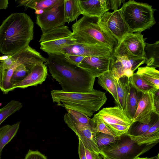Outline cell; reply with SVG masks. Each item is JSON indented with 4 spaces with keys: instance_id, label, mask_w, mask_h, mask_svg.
<instances>
[{
    "instance_id": "obj_1",
    "label": "cell",
    "mask_w": 159,
    "mask_h": 159,
    "mask_svg": "<svg viewBox=\"0 0 159 159\" xmlns=\"http://www.w3.org/2000/svg\"><path fill=\"white\" fill-rule=\"evenodd\" d=\"M46 63L52 77L60 84L62 91L89 93L94 91L95 78L87 70L69 63L62 53L48 54Z\"/></svg>"
},
{
    "instance_id": "obj_2",
    "label": "cell",
    "mask_w": 159,
    "mask_h": 159,
    "mask_svg": "<svg viewBox=\"0 0 159 159\" xmlns=\"http://www.w3.org/2000/svg\"><path fill=\"white\" fill-rule=\"evenodd\" d=\"M34 23L25 13H12L0 26V52L12 55L29 46L34 38Z\"/></svg>"
},
{
    "instance_id": "obj_3",
    "label": "cell",
    "mask_w": 159,
    "mask_h": 159,
    "mask_svg": "<svg viewBox=\"0 0 159 159\" xmlns=\"http://www.w3.org/2000/svg\"><path fill=\"white\" fill-rule=\"evenodd\" d=\"M71 36L76 43L100 45L109 48L112 53L118 41L106 30L99 17L83 16L72 26Z\"/></svg>"
},
{
    "instance_id": "obj_4",
    "label": "cell",
    "mask_w": 159,
    "mask_h": 159,
    "mask_svg": "<svg viewBox=\"0 0 159 159\" xmlns=\"http://www.w3.org/2000/svg\"><path fill=\"white\" fill-rule=\"evenodd\" d=\"M51 94L53 102L57 105L80 112L89 117L105 103V93L96 89L89 93L66 92L52 90Z\"/></svg>"
},
{
    "instance_id": "obj_5",
    "label": "cell",
    "mask_w": 159,
    "mask_h": 159,
    "mask_svg": "<svg viewBox=\"0 0 159 159\" xmlns=\"http://www.w3.org/2000/svg\"><path fill=\"white\" fill-rule=\"evenodd\" d=\"M121 8L131 33L141 32L156 23L154 16L155 9L147 3L129 0L123 3Z\"/></svg>"
},
{
    "instance_id": "obj_6",
    "label": "cell",
    "mask_w": 159,
    "mask_h": 159,
    "mask_svg": "<svg viewBox=\"0 0 159 159\" xmlns=\"http://www.w3.org/2000/svg\"><path fill=\"white\" fill-rule=\"evenodd\" d=\"M156 144L139 145L124 134L113 143L100 148V155L103 159H136Z\"/></svg>"
},
{
    "instance_id": "obj_7",
    "label": "cell",
    "mask_w": 159,
    "mask_h": 159,
    "mask_svg": "<svg viewBox=\"0 0 159 159\" xmlns=\"http://www.w3.org/2000/svg\"><path fill=\"white\" fill-rule=\"evenodd\" d=\"M72 33L69 27L65 25L42 34L39 40L40 48L48 54L61 53L64 47L76 43Z\"/></svg>"
},
{
    "instance_id": "obj_8",
    "label": "cell",
    "mask_w": 159,
    "mask_h": 159,
    "mask_svg": "<svg viewBox=\"0 0 159 159\" xmlns=\"http://www.w3.org/2000/svg\"><path fill=\"white\" fill-rule=\"evenodd\" d=\"M12 56L14 58V63L10 69L5 71L3 79L0 86V89L4 94L13 90L10 79L16 67L23 64L34 66L39 63H46L47 60V58L29 46Z\"/></svg>"
},
{
    "instance_id": "obj_9",
    "label": "cell",
    "mask_w": 159,
    "mask_h": 159,
    "mask_svg": "<svg viewBox=\"0 0 159 159\" xmlns=\"http://www.w3.org/2000/svg\"><path fill=\"white\" fill-rule=\"evenodd\" d=\"M146 43L141 32L126 34L118 43L112 54L120 56L145 58Z\"/></svg>"
},
{
    "instance_id": "obj_10",
    "label": "cell",
    "mask_w": 159,
    "mask_h": 159,
    "mask_svg": "<svg viewBox=\"0 0 159 159\" xmlns=\"http://www.w3.org/2000/svg\"><path fill=\"white\" fill-rule=\"evenodd\" d=\"M64 0H58L53 5L37 15L36 23L42 34L46 33L58 27L65 25L66 23L64 14Z\"/></svg>"
},
{
    "instance_id": "obj_11",
    "label": "cell",
    "mask_w": 159,
    "mask_h": 159,
    "mask_svg": "<svg viewBox=\"0 0 159 159\" xmlns=\"http://www.w3.org/2000/svg\"><path fill=\"white\" fill-rule=\"evenodd\" d=\"M99 21L118 43L127 34L131 33L123 16L121 8L112 12L106 11L100 17Z\"/></svg>"
},
{
    "instance_id": "obj_12",
    "label": "cell",
    "mask_w": 159,
    "mask_h": 159,
    "mask_svg": "<svg viewBox=\"0 0 159 159\" xmlns=\"http://www.w3.org/2000/svg\"><path fill=\"white\" fill-rule=\"evenodd\" d=\"M145 60V58L120 56L112 54L109 70L116 80L123 77L129 78L140 66L144 64Z\"/></svg>"
},
{
    "instance_id": "obj_13",
    "label": "cell",
    "mask_w": 159,
    "mask_h": 159,
    "mask_svg": "<svg viewBox=\"0 0 159 159\" xmlns=\"http://www.w3.org/2000/svg\"><path fill=\"white\" fill-rule=\"evenodd\" d=\"M64 120L67 126L75 134L85 148L97 155H100V149L95 139L96 128H93L73 120L67 113Z\"/></svg>"
},
{
    "instance_id": "obj_14",
    "label": "cell",
    "mask_w": 159,
    "mask_h": 159,
    "mask_svg": "<svg viewBox=\"0 0 159 159\" xmlns=\"http://www.w3.org/2000/svg\"><path fill=\"white\" fill-rule=\"evenodd\" d=\"M61 53L64 55H75L84 57L98 56H111V50L106 47L75 43L64 47Z\"/></svg>"
},
{
    "instance_id": "obj_15",
    "label": "cell",
    "mask_w": 159,
    "mask_h": 159,
    "mask_svg": "<svg viewBox=\"0 0 159 159\" xmlns=\"http://www.w3.org/2000/svg\"><path fill=\"white\" fill-rule=\"evenodd\" d=\"M154 113L158 114L157 112L154 104L153 93L150 92L143 93L138 103L136 111L132 120V123L149 122Z\"/></svg>"
},
{
    "instance_id": "obj_16",
    "label": "cell",
    "mask_w": 159,
    "mask_h": 159,
    "mask_svg": "<svg viewBox=\"0 0 159 159\" xmlns=\"http://www.w3.org/2000/svg\"><path fill=\"white\" fill-rule=\"evenodd\" d=\"M93 117L102 120L106 125H120L130 126L131 120L128 118L124 109L116 106L113 107L104 108Z\"/></svg>"
},
{
    "instance_id": "obj_17",
    "label": "cell",
    "mask_w": 159,
    "mask_h": 159,
    "mask_svg": "<svg viewBox=\"0 0 159 159\" xmlns=\"http://www.w3.org/2000/svg\"><path fill=\"white\" fill-rule=\"evenodd\" d=\"M111 56H98L84 57L78 66L89 72L96 78L109 70Z\"/></svg>"
},
{
    "instance_id": "obj_18",
    "label": "cell",
    "mask_w": 159,
    "mask_h": 159,
    "mask_svg": "<svg viewBox=\"0 0 159 159\" xmlns=\"http://www.w3.org/2000/svg\"><path fill=\"white\" fill-rule=\"evenodd\" d=\"M47 75V66L45 63H38L33 67L24 79L13 85V89L17 88L24 89L41 84L45 80Z\"/></svg>"
},
{
    "instance_id": "obj_19",
    "label": "cell",
    "mask_w": 159,
    "mask_h": 159,
    "mask_svg": "<svg viewBox=\"0 0 159 159\" xmlns=\"http://www.w3.org/2000/svg\"><path fill=\"white\" fill-rule=\"evenodd\" d=\"M78 1L81 14L83 16L100 17L108 11L107 0Z\"/></svg>"
},
{
    "instance_id": "obj_20",
    "label": "cell",
    "mask_w": 159,
    "mask_h": 159,
    "mask_svg": "<svg viewBox=\"0 0 159 159\" xmlns=\"http://www.w3.org/2000/svg\"><path fill=\"white\" fill-rule=\"evenodd\" d=\"M143 94L132 86L130 84L129 80L124 110L131 121L136 111L138 103Z\"/></svg>"
},
{
    "instance_id": "obj_21",
    "label": "cell",
    "mask_w": 159,
    "mask_h": 159,
    "mask_svg": "<svg viewBox=\"0 0 159 159\" xmlns=\"http://www.w3.org/2000/svg\"><path fill=\"white\" fill-rule=\"evenodd\" d=\"M128 137L140 145L157 144L159 142V120L141 135Z\"/></svg>"
},
{
    "instance_id": "obj_22",
    "label": "cell",
    "mask_w": 159,
    "mask_h": 159,
    "mask_svg": "<svg viewBox=\"0 0 159 159\" xmlns=\"http://www.w3.org/2000/svg\"><path fill=\"white\" fill-rule=\"evenodd\" d=\"M98 82L104 89L109 92L113 97L116 105L118 103V98L116 85V80L109 70L99 76Z\"/></svg>"
},
{
    "instance_id": "obj_23",
    "label": "cell",
    "mask_w": 159,
    "mask_h": 159,
    "mask_svg": "<svg viewBox=\"0 0 159 159\" xmlns=\"http://www.w3.org/2000/svg\"><path fill=\"white\" fill-rule=\"evenodd\" d=\"M146 43L144 53L147 66L155 68L159 67V41L153 43Z\"/></svg>"
},
{
    "instance_id": "obj_24",
    "label": "cell",
    "mask_w": 159,
    "mask_h": 159,
    "mask_svg": "<svg viewBox=\"0 0 159 159\" xmlns=\"http://www.w3.org/2000/svg\"><path fill=\"white\" fill-rule=\"evenodd\" d=\"M158 120H159V114L154 113L149 122L142 123L134 122L131 123L127 133L125 134L128 136H136L141 135L147 131Z\"/></svg>"
},
{
    "instance_id": "obj_25",
    "label": "cell",
    "mask_w": 159,
    "mask_h": 159,
    "mask_svg": "<svg viewBox=\"0 0 159 159\" xmlns=\"http://www.w3.org/2000/svg\"><path fill=\"white\" fill-rule=\"evenodd\" d=\"M20 124V122H18L12 125H7L0 128V156L4 147L16 135Z\"/></svg>"
},
{
    "instance_id": "obj_26",
    "label": "cell",
    "mask_w": 159,
    "mask_h": 159,
    "mask_svg": "<svg viewBox=\"0 0 159 159\" xmlns=\"http://www.w3.org/2000/svg\"><path fill=\"white\" fill-rule=\"evenodd\" d=\"M129 80L132 86L143 93L150 92L154 93L159 89L154 85L146 81L136 73L129 78Z\"/></svg>"
},
{
    "instance_id": "obj_27",
    "label": "cell",
    "mask_w": 159,
    "mask_h": 159,
    "mask_svg": "<svg viewBox=\"0 0 159 159\" xmlns=\"http://www.w3.org/2000/svg\"><path fill=\"white\" fill-rule=\"evenodd\" d=\"M64 14L66 22L69 23L81 14L78 0H64Z\"/></svg>"
},
{
    "instance_id": "obj_28",
    "label": "cell",
    "mask_w": 159,
    "mask_h": 159,
    "mask_svg": "<svg viewBox=\"0 0 159 159\" xmlns=\"http://www.w3.org/2000/svg\"><path fill=\"white\" fill-rule=\"evenodd\" d=\"M135 73L159 89V71L155 68L147 66L139 67Z\"/></svg>"
},
{
    "instance_id": "obj_29",
    "label": "cell",
    "mask_w": 159,
    "mask_h": 159,
    "mask_svg": "<svg viewBox=\"0 0 159 159\" xmlns=\"http://www.w3.org/2000/svg\"><path fill=\"white\" fill-rule=\"evenodd\" d=\"M129 78L122 77L116 80V85L118 98V103L116 106L124 109L127 92Z\"/></svg>"
},
{
    "instance_id": "obj_30",
    "label": "cell",
    "mask_w": 159,
    "mask_h": 159,
    "mask_svg": "<svg viewBox=\"0 0 159 159\" xmlns=\"http://www.w3.org/2000/svg\"><path fill=\"white\" fill-rule=\"evenodd\" d=\"M58 0H16L20 5L36 10H45L55 4Z\"/></svg>"
},
{
    "instance_id": "obj_31",
    "label": "cell",
    "mask_w": 159,
    "mask_h": 159,
    "mask_svg": "<svg viewBox=\"0 0 159 159\" xmlns=\"http://www.w3.org/2000/svg\"><path fill=\"white\" fill-rule=\"evenodd\" d=\"M23 107L19 101L12 100L0 109V125L7 117L20 110Z\"/></svg>"
},
{
    "instance_id": "obj_32",
    "label": "cell",
    "mask_w": 159,
    "mask_h": 159,
    "mask_svg": "<svg viewBox=\"0 0 159 159\" xmlns=\"http://www.w3.org/2000/svg\"><path fill=\"white\" fill-rule=\"evenodd\" d=\"M34 66L23 64L16 67L10 79L11 83L12 86L24 79Z\"/></svg>"
},
{
    "instance_id": "obj_33",
    "label": "cell",
    "mask_w": 159,
    "mask_h": 159,
    "mask_svg": "<svg viewBox=\"0 0 159 159\" xmlns=\"http://www.w3.org/2000/svg\"><path fill=\"white\" fill-rule=\"evenodd\" d=\"M69 116L74 120L86 125L96 128V123L89 117L84 114L70 109H66Z\"/></svg>"
},
{
    "instance_id": "obj_34",
    "label": "cell",
    "mask_w": 159,
    "mask_h": 159,
    "mask_svg": "<svg viewBox=\"0 0 159 159\" xmlns=\"http://www.w3.org/2000/svg\"><path fill=\"white\" fill-rule=\"evenodd\" d=\"M95 137L97 146L99 149L113 143L119 138L98 132H97L96 133Z\"/></svg>"
},
{
    "instance_id": "obj_35",
    "label": "cell",
    "mask_w": 159,
    "mask_h": 159,
    "mask_svg": "<svg viewBox=\"0 0 159 159\" xmlns=\"http://www.w3.org/2000/svg\"><path fill=\"white\" fill-rule=\"evenodd\" d=\"M92 119L96 124L97 132H101L116 136L115 134L102 120L93 117L92 118Z\"/></svg>"
},
{
    "instance_id": "obj_36",
    "label": "cell",
    "mask_w": 159,
    "mask_h": 159,
    "mask_svg": "<svg viewBox=\"0 0 159 159\" xmlns=\"http://www.w3.org/2000/svg\"><path fill=\"white\" fill-rule=\"evenodd\" d=\"M106 125L117 137H119L126 134L127 133L130 126L118 124Z\"/></svg>"
},
{
    "instance_id": "obj_37",
    "label": "cell",
    "mask_w": 159,
    "mask_h": 159,
    "mask_svg": "<svg viewBox=\"0 0 159 159\" xmlns=\"http://www.w3.org/2000/svg\"><path fill=\"white\" fill-rule=\"evenodd\" d=\"M24 159H48L43 154L38 150L29 149Z\"/></svg>"
},
{
    "instance_id": "obj_38",
    "label": "cell",
    "mask_w": 159,
    "mask_h": 159,
    "mask_svg": "<svg viewBox=\"0 0 159 159\" xmlns=\"http://www.w3.org/2000/svg\"><path fill=\"white\" fill-rule=\"evenodd\" d=\"M84 57L81 56L75 55H65V58L68 62L77 66H78L81 62Z\"/></svg>"
},
{
    "instance_id": "obj_39",
    "label": "cell",
    "mask_w": 159,
    "mask_h": 159,
    "mask_svg": "<svg viewBox=\"0 0 159 159\" xmlns=\"http://www.w3.org/2000/svg\"><path fill=\"white\" fill-rule=\"evenodd\" d=\"M125 2L123 0H107V7L108 10H110L115 11L118 9L122 3Z\"/></svg>"
},
{
    "instance_id": "obj_40",
    "label": "cell",
    "mask_w": 159,
    "mask_h": 159,
    "mask_svg": "<svg viewBox=\"0 0 159 159\" xmlns=\"http://www.w3.org/2000/svg\"><path fill=\"white\" fill-rule=\"evenodd\" d=\"M15 62V59L12 55H9L7 59L1 61V64L5 70H7L10 69L13 65Z\"/></svg>"
},
{
    "instance_id": "obj_41",
    "label": "cell",
    "mask_w": 159,
    "mask_h": 159,
    "mask_svg": "<svg viewBox=\"0 0 159 159\" xmlns=\"http://www.w3.org/2000/svg\"><path fill=\"white\" fill-rule=\"evenodd\" d=\"M78 153L80 159H86L84 146L81 141L79 139Z\"/></svg>"
},
{
    "instance_id": "obj_42",
    "label": "cell",
    "mask_w": 159,
    "mask_h": 159,
    "mask_svg": "<svg viewBox=\"0 0 159 159\" xmlns=\"http://www.w3.org/2000/svg\"><path fill=\"white\" fill-rule=\"evenodd\" d=\"M84 148L86 159H102L100 155H97L85 147Z\"/></svg>"
},
{
    "instance_id": "obj_43",
    "label": "cell",
    "mask_w": 159,
    "mask_h": 159,
    "mask_svg": "<svg viewBox=\"0 0 159 159\" xmlns=\"http://www.w3.org/2000/svg\"><path fill=\"white\" fill-rule=\"evenodd\" d=\"M153 93L154 101L157 112L159 114V89Z\"/></svg>"
},
{
    "instance_id": "obj_44",
    "label": "cell",
    "mask_w": 159,
    "mask_h": 159,
    "mask_svg": "<svg viewBox=\"0 0 159 159\" xmlns=\"http://www.w3.org/2000/svg\"><path fill=\"white\" fill-rule=\"evenodd\" d=\"M8 4V0H0V10L7 8Z\"/></svg>"
},
{
    "instance_id": "obj_45",
    "label": "cell",
    "mask_w": 159,
    "mask_h": 159,
    "mask_svg": "<svg viewBox=\"0 0 159 159\" xmlns=\"http://www.w3.org/2000/svg\"><path fill=\"white\" fill-rule=\"evenodd\" d=\"M5 71V70L3 69L1 64L0 63V86L3 79Z\"/></svg>"
},
{
    "instance_id": "obj_46",
    "label": "cell",
    "mask_w": 159,
    "mask_h": 159,
    "mask_svg": "<svg viewBox=\"0 0 159 159\" xmlns=\"http://www.w3.org/2000/svg\"><path fill=\"white\" fill-rule=\"evenodd\" d=\"M136 159H159V154L158 153V155L156 156L150 158H148L147 157H139L137 158Z\"/></svg>"
},
{
    "instance_id": "obj_47",
    "label": "cell",
    "mask_w": 159,
    "mask_h": 159,
    "mask_svg": "<svg viewBox=\"0 0 159 159\" xmlns=\"http://www.w3.org/2000/svg\"><path fill=\"white\" fill-rule=\"evenodd\" d=\"M44 11V10H36L35 11V13L37 15H39L43 13Z\"/></svg>"
},
{
    "instance_id": "obj_48",
    "label": "cell",
    "mask_w": 159,
    "mask_h": 159,
    "mask_svg": "<svg viewBox=\"0 0 159 159\" xmlns=\"http://www.w3.org/2000/svg\"><path fill=\"white\" fill-rule=\"evenodd\" d=\"M9 56V55H5L1 57V61H3L7 59L8 58Z\"/></svg>"
},
{
    "instance_id": "obj_49",
    "label": "cell",
    "mask_w": 159,
    "mask_h": 159,
    "mask_svg": "<svg viewBox=\"0 0 159 159\" xmlns=\"http://www.w3.org/2000/svg\"><path fill=\"white\" fill-rule=\"evenodd\" d=\"M1 155L0 156V159H1Z\"/></svg>"
},
{
    "instance_id": "obj_50",
    "label": "cell",
    "mask_w": 159,
    "mask_h": 159,
    "mask_svg": "<svg viewBox=\"0 0 159 159\" xmlns=\"http://www.w3.org/2000/svg\"><path fill=\"white\" fill-rule=\"evenodd\" d=\"M0 60H1V57H0Z\"/></svg>"
}]
</instances>
